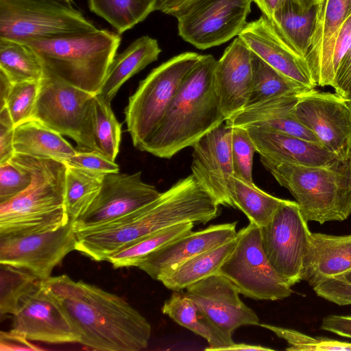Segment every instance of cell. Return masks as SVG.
<instances>
[{"instance_id": "cell-1", "label": "cell", "mask_w": 351, "mask_h": 351, "mask_svg": "<svg viewBox=\"0 0 351 351\" xmlns=\"http://www.w3.org/2000/svg\"><path fill=\"white\" fill-rule=\"evenodd\" d=\"M80 335V343L102 351H140L151 336L147 320L121 297L66 275L42 281Z\"/></svg>"}, {"instance_id": "cell-2", "label": "cell", "mask_w": 351, "mask_h": 351, "mask_svg": "<svg viewBox=\"0 0 351 351\" xmlns=\"http://www.w3.org/2000/svg\"><path fill=\"white\" fill-rule=\"evenodd\" d=\"M216 200L191 175L147 205L97 228L76 232V250L96 261L154 232L186 222L206 223L219 214Z\"/></svg>"}, {"instance_id": "cell-3", "label": "cell", "mask_w": 351, "mask_h": 351, "mask_svg": "<svg viewBox=\"0 0 351 351\" xmlns=\"http://www.w3.org/2000/svg\"><path fill=\"white\" fill-rule=\"evenodd\" d=\"M216 63L212 55L199 56L141 151L169 159L226 121L215 86Z\"/></svg>"}, {"instance_id": "cell-4", "label": "cell", "mask_w": 351, "mask_h": 351, "mask_svg": "<svg viewBox=\"0 0 351 351\" xmlns=\"http://www.w3.org/2000/svg\"><path fill=\"white\" fill-rule=\"evenodd\" d=\"M11 160L27 169L32 180L21 193L0 203V235L53 231L67 224L66 163L17 153Z\"/></svg>"}, {"instance_id": "cell-5", "label": "cell", "mask_w": 351, "mask_h": 351, "mask_svg": "<svg viewBox=\"0 0 351 351\" xmlns=\"http://www.w3.org/2000/svg\"><path fill=\"white\" fill-rule=\"evenodd\" d=\"M267 171L291 193L307 221H341L351 215V152L324 165L282 162Z\"/></svg>"}, {"instance_id": "cell-6", "label": "cell", "mask_w": 351, "mask_h": 351, "mask_svg": "<svg viewBox=\"0 0 351 351\" xmlns=\"http://www.w3.org/2000/svg\"><path fill=\"white\" fill-rule=\"evenodd\" d=\"M119 34L99 29L25 41L43 66L58 77L93 95L99 93L117 54Z\"/></svg>"}, {"instance_id": "cell-7", "label": "cell", "mask_w": 351, "mask_h": 351, "mask_svg": "<svg viewBox=\"0 0 351 351\" xmlns=\"http://www.w3.org/2000/svg\"><path fill=\"white\" fill-rule=\"evenodd\" d=\"M199 54L184 52L154 69L140 82L125 108V121L133 145L141 150L160 124Z\"/></svg>"}, {"instance_id": "cell-8", "label": "cell", "mask_w": 351, "mask_h": 351, "mask_svg": "<svg viewBox=\"0 0 351 351\" xmlns=\"http://www.w3.org/2000/svg\"><path fill=\"white\" fill-rule=\"evenodd\" d=\"M95 95L44 67L32 119L72 138L78 149L96 150L93 121Z\"/></svg>"}, {"instance_id": "cell-9", "label": "cell", "mask_w": 351, "mask_h": 351, "mask_svg": "<svg viewBox=\"0 0 351 351\" xmlns=\"http://www.w3.org/2000/svg\"><path fill=\"white\" fill-rule=\"evenodd\" d=\"M97 29L80 11L56 0H0V38L23 43Z\"/></svg>"}, {"instance_id": "cell-10", "label": "cell", "mask_w": 351, "mask_h": 351, "mask_svg": "<svg viewBox=\"0 0 351 351\" xmlns=\"http://www.w3.org/2000/svg\"><path fill=\"white\" fill-rule=\"evenodd\" d=\"M237 243L218 274L229 279L239 293L261 300L290 296L291 287L274 269L263 248L260 227L250 222L237 232Z\"/></svg>"}, {"instance_id": "cell-11", "label": "cell", "mask_w": 351, "mask_h": 351, "mask_svg": "<svg viewBox=\"0 0 351 351\" xmlns=\"http://www.w3.org/2000/svg\"><path fill=\"white\" fill-rule=\"evenodd\" d=\"M186 289L184 294L195 303L211 333L205 350L222 351L234 343L232 335L238 328L260 324L256 313L240 299L237 287L222 275L210 276Z\"/></svg>"}, {"instance_id": "cell-12", "label": "cell", "mask_w": 351, "mask_h": 351, "mask_svg": "<svg viewBox=\"0 0 351 351\" xmlns=\"http://www.w3.org/2000/svg\"><path fill=\"white\" fill-rule=\"evenodd\" d=\"M260 230L263 250L274 269L291 287L300 282L311 232L298 204L285 199Z\"/></svg>"}, {"instance_id": "cell-13", "label": "cell", "mask_w": 351, "mask_h": 351, "mask_svg": "<svg viewBox=\"0 0 351 351\" xmlns=\"http://www.w3.org/2000/svg\"><path fill=\"white\" fill-rule=\"evenodd\" d=\"M252 0H198L178 14L179 36L199 49L238 36L245 27Z\"/></svg>"}, {"instance_id": "cell-14", "label": "cell", "mask_w": 351, "mask_h": 351, "mask_svg": "<svg viewBox=\"0 0 351 351\" xmlns=\"http://www.w3.org/2000/svg\"><path fill=\"white\" fill-rule=\"evenodd\" d=\"M76 244L71 220L53 231L0 235V264L24 269L44 280L69 252L76 250Z\"/></svg>"}, {"instance_id": "cell-15", "label": "cell", "mask_w": 351, "mask_h": 351, "mask_svg": "<svg viewBox=\"0 0 351 351\" xmlns=\"http://www.w3.org/2000/svg\"><path fill=\"white\" fill-rule=\"evenodd\" d=\"M160 193L156 186L143 181L141 171L105 175L96 197L73 222L74 229L81 232L110 222L147 205Z\"/></svg>"}, {"instance_id": "cell-16", "label": "cell", "mask_w": 351, "mask_h": 351, "mask_svg": "<svg viewBox=\"0 0 351 351\" xmlns=\"http://www.w3.org/2000/svg\"><path fill=\"white\" fill-rule=\"evenodd\" d=\"M294 114L327 150L338 156L351 152V110L339 94L310 90L299 97Z\"/></svg>"}, {"instance_id": "cell-17", "label": "cell", "mask_w": 351, "mask_h": 351, "mask_svg": "<svg viewBox=\"0 0 351 351\" xmlns=\"http://www.w3.org/2000/svg\"><path fill=\"white\" fill-rule=\"evenodd\" d=\"M12 315L11 330L30 341L80 342V335L66 311L42 282L20 301Z\"/></svg>"}, {"instance_id": "cell-18", "label": "cell", "mask_w": 351, "mask_h": 351, "mask_svg": "<svg viewBox=\"0 0 351 351\" xmlns=\"http://www.w3.org/2000/svg\"><path fill=\"white\" fill-rule=\"evenodd\" d=\"M232 127L226 122L193 145L192 176L219 205L234 208L228 184L234 175L231 139Z\"/></svg>"}, {"instance_id": "cell-19", "label": "cell", "mask_w": 351, "mask_h": 351, "mask_svg": "<svg viewBox=\"0 0 351 351\" xmlns=\"http://www.w3.org/2000/svg\"><path fill=\"white\" fill-rule=\"evenodd\" d=\"M238 36L271 67L297 83L315 89L317 85L305 59L265 15L247 23Z\"/></svg>"}, {"instance_id": "cell-20", "label": "cell", "mask_w": 351, "mask_h": 351, "mask_svg": "<svg viewBox=\"0 0 351 351\" xmlns=\"http://www.w3.org/2000/svg\"><path fill=\"white\" fill-rule=\"evenodd\" d=\"M351 14V0H319L305 60L317 86H335L332 52L337 34Z\"/></svg>"}, {"instance_id": "cell-21", "label": "cell", "mask_w": 351, "mask_h": 351, "mask_svg": "<svg viewBox=\"0 0 351 351\" xmlns=\"http://www.w3.org/2000/svg\"><path fill=\"white\" fill-rule=\"evenodd\" d=\"M252 51L237 36L217 60L214 71L215 86L226 120L246 106L252 87Z\"/></svg>"}, {"instance_id": "cell-22", "label": "cell", "mask_w": 351, "mask_h": 351, "mask_svg": "<svg viewBox=\"0 0 351 351\" xmlns=\"http://www.w3.org/2000/svg\"><path fill=\"white\" fill-rule=\"evenodd\" d=\"M237 223L212 225L199 231H191L146 256L137 267L158 280L193 256L235 238Z\"/></svg>"}, {"instance_id": "cell-23", "label": "cell", "mask_w": 351, "mask_h": 351, "mask_svg": "<svg viewBox=\"0 0 351 351\" xmlns=\"http://www.w3.org/2000/svg\"><path fill=\"white\" fill-rule=\"evenodd\" d=\"M245 128L267 170L282 162L320 165L339 156L321 145L288 134L261 127Z\"/></svg>"}, {"instance_id": "cell-24", "label": "cell", "mask_w": 351, "mask_h": 351, "mask_svg": "<svg viewBox=\"0 0 351 351\" xmlns=\"http://www.w3.org/2000/svg\"><path fill=\"white\" fill-rule=\"evenodd\" d=\"M351 270V234H311L303 261L302 280L313 288Z\"/></svg>"}, {"instance_id": "cell-25", "label": "cell", "mask_w": 351, "mask_h": 351, "mask_svg": "<svg viewBox=\"0 0 351 351\" xmlns=\"http://www.w3.org/2000/svg\"><path fill=\"white\" fill-rule=\"evenodd\" d=\"M301 95L267 99L244 108L225 122L231 127L254 126L273 130L322 146L314 133L302 125L294 114V107Z\"/></svg>"}, {"instance_id": "cell-26", "label": "cell", "mask_w": 351, "mask_h": 351, "mask_svg": "<svg viewBox=\"0 0 351 351\" xmlns=\"http://www.w3.org/2000/svg\"><path fill=\"white\" fill-rule=\"evenodd\" d=\"M161 49L157 40L143 36L114 56L101 88L100 94L111 102L121 86L147 65L156 61Z\"/></svg>"}, {"instance_id": "cell-27", "label": "cell", "mask_w": 351, "mask_h": 351, "mask_svg": "<svg viewBox=\"0 0 351 351\" xmlns=\"http://www.w3.org/2000/svg\"><path fill=\"white\" fill-rule=\"evenodd\" d=\"M60 134L40 121L31 119L14 127L15 153L66 162L76 153Z\"/></svg>"}, {"instance_id": "cell-28", "label": "cell", "mask_w": 351, "mask_h": 351, "mask_svg": "<svg viewBox=\"0 0 351 351\" xmlns=\"http://www.w3.org/2000/svg\"><path fill=\"white\" fill-rule=\"evenodd\" d=\"M319 0H284L272 21L305 59L315 27Z\"/></svg>"}, {"instance_id": "cell-29", "label": "cell", "mask_w": 351, "mask_h": 351, "mask_svg": "<svg viewBox=\"0 0 351 351\" xmlns=\"http://www.w3.org/2000/svg\"><path fill=\"white\" fill-rule=\"evenodd\" d=\"M237 241L236 236L221 245L193 256L161 276L158 281L172 291H180L205 278L217 274Z\"/></svg>"}, {"instance_id": "cell-30", "label": "cell", "mask_w": 351, "mask_h": 351, "mask_svg": "<svg viewBox=\"0 0 351 351\" xmlns=\"http://www.w3.org/2000/svg\"><path fill=\"white\" fill-rule=\"evenodd\" d=\"M234 208L241 210L250 222L261 227L270 220L278 206L285 199L274 197L255 185L232 176L228 184Z\"/></svg>"}, {"instance_id": "cell-31", "label": "cell", "mask_w": 351, "mask_h": 351, "mask_svg": "<svg viewBox=\"0 0 351 351\" xmlns=\"http://www.w3.org/2000/svg\"><path fill=\"white\" fill-rule=\"evenodd\" d=\"M252 64V87L245 108L274 97L301 95L312 90L286 77L253 52Z\"/></svg>"}, {"instance_id": "cell-32", "label": "cell", "mask_w": 351, "mask_h": 351, "mask_svg": "<svg viewBox=\"0 0 351 351\" xmlns=\"http://www.w3.org/2000/svg\"><path fill=\"white\" fill-rule=\"evenodd\" d=\"M0 71L15 84L39 81L43 75L44 66L28 45L0 38Z\"/></svg>"}, {"instance_id": "cell-33", "label": "cell", "mask_w": 351, "mask_h": 351, "mask_svg": "<svg viewBox=\"0 0 351 351\" xmlns=\"http://www.w3.org/2000/svg\"><path fill=\"white\" fill-rule=\"evenodd\" d=\"M66 165L64 202L69 219L74 222L96 197L105 175Z\"/></svg>"}, {"instance_id": "cell-34", "label": "cell", "mask_w": 351, "mask_h": 351, "mask_svg": "<svg viewBox=\"0 0 351 351\" xmlns=\"http://www.w3.org/2000/svg\"><path fill=\"white\" fill-rule=\"evenodd\" d=\"M91 12L106 20L118 34L132 28L155 11L152 0H88Z\"/></svg>"}, {"instance_id": "cell-35", "label": "cell", "mask_w": 351, "mask_h": 351, "mask_svg": "<svg viewBox=\"0 0 351 351\" xmlns=\"http://www.w3.org/2000/svg\"><path fill=\"white\" fill-rule=\"evenodd\" d=\"M195 223L176 224L147 235L110 255L107 261L114 268L137 267L146 256L165 244L191 232Z\"/></svg>"}, {"instance_id": "cell-36", "label": "cell", "mask_w": 351, "mask_h": 351, "mask_svg": "<svg viewBox=\"0 0 351 351\" xmlns=\"http://www.w3.org/2000/svg\"><path fill=\"white\" fill-rule=\"evenodd\" d=\"M93 136L96 150L115 161L121 141V124L110 106L100 94L94 97Z\"/></svg>"}, {"instance_id": "cell-37", "label": "cell", "mask_w": 351, "mask_h": 351, "mask_svg": "<svg viewBox=\"0 0 351 351\" xmlns=\"http://www.w3.org/2000/svg\"><path fill=\"white\" fill-rule=\"evenodd\" d=\"M42 282L32 272L0 264V313L13 315L20 301Z\"/></svg>"}, {"instance_id": "cell-38", "label": "cell", "mask_w": 351, "mask_h": 351, "mask_svg": "<svg viewBox=\"0 0 351 351\" xmlns=\"http://www.w3.org/2000/svg\"><path fill=\"white\" fill-rule=\"evenodd\" d=\"M162 311L179 325L204 338L208 343L210 342L211 333L208 327L199 317L195 303L184 293L174 291L164 302Z\"/></svg>"}, {"instance_id": "cell-39", "label": "cell", "mask_w": 351, "mask_h": 351, "mask_svg": "<svg viewBox=\"0 0 351 351\" xmlns=\"http://www.w3.org/2000/svg\"><path fill=\"white\" fill-rule=\"evenodd\" d=\"M259 326L273 332L277 337L287 341V351H351V343L341 341L325 337H313L298 330L273 326L268 324H259Z\"/></svg>"}, {"instance_id": "cell-40", "label": "cell", "mask_w": 351, "mask_h": 351, "mask_svg": "<svg viewBox=\"0 0 351 351\" xmlns=\"http://www.w3.org/2000/svg\"><path fill=\"white\" fill-rule=\"evenodd\" d=\"M38 87L39 81H25L12 85L4 107L8 108L14 127L32 119Z\"/></svg>"}, {"instance_id": "cell-41", "label": "cell", "mask_w": 351, "mask_h": 351, "mask_svg": "<svg viewBox=\"0 0 351 351\" xmlns=\"http://www.w3.org/2000/svg\"><path fill=\"white\" fill-rule=\"evenodd\" d=\"M256 152L245 128L232 127L231 154L234 176L247 182L252 179L253 156Z\"/></svg>"}, {"instance_id": "cell-42", "label": "cell", "mask_w": 351, "mask_h": 351, "mask_svg": "<svg viewBox=\"0 0 351 351\" xmlns=\"http://www.w3.org/2000/svg\"><path fill=\"white\" fill-rule=\"evenodd\" d=\"M32 180L30 171L23 166L11 160L0 165V203L25 190Z\"/></svg>"}, {"instance_id": "cell-43", "label": "cell", "mask_w": 351, "mask_h": 351, "mask_svg": "<svg viewBox=\"0 0 351 351\" xmlns=\"http://www.w3.org/2000/svg\"><path fill=\"white\" fill-rule=\"evenodd\" d=\"M316 294L339 306L351 305V270L313 288Z\"/></svg>"}, {"instance_id": "cell-44", "label": "cell", "mask_w": 351, "mask_h": 351, "mask_svg": "<svg viewBox=\"0 0 351 351\" xmlns=\"http://www.w3.org/2000/svg\"><path fill=\"white\" fill-rule=\"evenodd\" d=\"M65 163L102 175L119 172L115 161L96 150L77 149L75 154Z\"/></svg>"}, {"instance_id": "cell-45", "label": "cell", "mask_w": 351, "mask_h": 351, "mask_svg": "<svg viewBox=\"0 0 351 351\" xmlns=\"http://www.w3.org/2000/svg\"><path fill=\"white\" fill-rule=\"evenodd\" d=\"M14 125L6 107L0 109V165L11 160L14 148Z\"/></svg>"}, {"instance_id": "cell-46", "label": "cell", "mask_w": 351, "mask_h": 351, "mask_svg": "<svg viewBox=\"0 0 351 351\" xmlns=\"http://www.w3.org/2000/svg\"><path fill=\"white\" fill-rule=\"evenodd\" d=\"M351 43V14L342 25L337 34L332 52V65L336 73Z\"/></svg>"}, {"instance_id": "cell-47", "label": "cell", "mask_w": 351, "mask_h": 351, "mask_svg": "<svg viewBox=\"0 0 351 351\" xmlns=\"http://www.w3.org/2000/svg\"><path fill=\"white\" fill-rule=\"evenodd\" d=\"M0 346L1 350H41L42 348L32 344L30 340L24 336L10 330L0 333Z\"/></svg>"}, {"instance_id": "cell-48", "label": "cell", "mask_w": 351, "mask_h": 351, "mask_svg": "<svg viewBox=\"0 0 351 351\" xmlns=\"http://www.w3.org/2000/svg\"><path fill=\"white\" fill-rule=\"evenodd\" d=\"M321 328L341 337L351 339V316L328 315L324 317Z\"/></svg>"}, {"instance_id": "cell-49", "label": "cell", "mask_w": 351, "mask_h": 351, "mask_svg": "<svg viewBox=\"0 0 351 351\" xmlns=\"http://www.w3.org/2000/svg\"><path fill=\"white\" fill-rule=\"evenodd\" d=\"M351 82V43L345 54L335 76V93L342 97Z\"/></svg>"}, {"instance_id": "cell-50", "label": "cell", "mask_w": 351, "mask_h": 351, "mask_svg": "<svg viewBox=\"0 0 351 351\" xmlns=\"http://www.w3.org/2000/svg\"><path fill=\"white\" fill-rule=\"evenodd\" d=\"M198 0H157L155 11L176 16Z\"/></svg>"}, {"instance_id": "cell-51", "label": "cell", "mask_w": 351, "mask_h": 351, "mask_svg": "<svg viewBox=\"0 0 351 351\" xmlns=\"http://www.w3.org/2000/svg\"><path fill=\"white\" fill-rule=\"evenodd\" d=\"M261 9L263 14L272 20L275 11L279 8L284 0H252Z\"/></svg>"}, {"instance_id": "cell-52", "label": "cell", "mask_w": 351, "mask_h": 351, "mask_svg": "<svg viewBox=\"0 0 351 351\" xmlns=\"http://www.w3.org/2000/svg\"><path fill=\"white\" fill-rule=\"evenodd\" d=\"M14 84L0 71V109L5 106V100Z\"/></svg>"}, {"instance_id": "cell-53", "label": "cell", "mask_w": 351, "mask_h": 351, "mask_svg": "<svg viewBox=\"0 0 351 351\" xmlns=\"http://www.w3.org/2000/svg\"><path fill=\"white\" fill-rule=\"evenodd\" d=\"M226 350H254V351H270L273 349L266 348L258 345H251L246 343H235L223 349V351Z\"/></svg>"}, {"instance_id": "cell-54", "label": "cell", "mask_w": 351, "mask_h": 351, "mask_svg": "<svg viewBox=\"0 0 351 351\" xmlns=\"http://www.w3.org/2000/svg\"><path fill=\"white\" fill-rule=\"evenodd\" d=\"M343 97L345 98L346 104L350 110H351V82L348 85L345 92V94Z\"/></svg>"}, {"instance_id": "cell-55", "label": "cell", "mask_w": 351, "mask_h": 351, "mask_svg": "<svg viewBox=\"0 0 351 351\" xmlns=\"http://www.w3.org/2000/svg\"><path fill=\"white\" fill-rule=\"evenodd\" d=\"M63 1V3H64L65 4L68 5H70V6H72V3H73V1L72 0H62Z\"/></svg>"}, {"instance_id": "cell-56", "label": "cell", "mask_w": 351, "mask_h": 351, "mask_svg": "<svg viewBox=\"0 0 351 351\" xmlns=\"http://www.w3.org/2000/svg\"><path fill=\"white\" fill-rule=\"evenodd\" d=\"M152 1H155L156 3V1H157V0H152Z\"/></svg>"}]
</instances>
